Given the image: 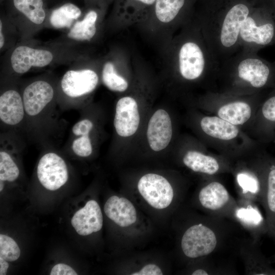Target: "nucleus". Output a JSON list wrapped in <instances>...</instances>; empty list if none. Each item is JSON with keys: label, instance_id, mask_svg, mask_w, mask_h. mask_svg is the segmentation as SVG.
<instances>
[{"label": "nucleus", "instance_id": "nucleus-1", "mask_svg": "<svg viewBox=\"0 0 275 275\" xmlns=\"http://www.w3.org/2000/svg\"><path fill=\"white\" fill-rule=\"evenodd\" d=\"M175 42L173 70L177 85L182 92L199 87L215 92L219 64L211 52L196 20L186 22Z\"/></svg>", "mask_w": 275, "mask_h": 275}, {"label": "nucleus", "instance_id": "nucleus-2", "mask_svg": "<svg viewBox=\"0 0 275 275\" xmlns=\"http://www.w3.org/2000/svg\"><path fill=\"white\" fill-rule=\"evenodd\" d=\"M275 88V62L256 51L240 49L219 65L215 92L235 95H252Z\"/></svg>", "mask_w": 275, "mask_h": 275}, {"label": "nucleus", "instance_id": "nucleus-3", "mask_svg": "<svg viewBox=\"0 0 275 275\" xmlns=\"http://www.w3.org/2000/svg\"><path fill=\"white\" fill-rule=\"evenodd\" d=\"M186 121L207 148L233 162L263 145L240 127L194 107L191 106Z\"/></svg>", "mask_w": 275, "mask_h": 275}, {"label": "nucleus", "instance_id": "nucleus-4", "mask_svg": "<svg viewBox=\"0 0 275 275\" xmlns=\"http://www.w3.org/2000/svg\"><path fill=\"white\" fill-rule=\"evenodd\" d=\"M251 12L249 5L239 2L222 12L206 13L196 20L219 65L240 50V30Z\"/></svg>", "mask_w": 275, "mask_h": 275}, {"label": "nucleus", "instance_id": "nucleus-5", "mask_svg": "<svg viewBox=\"0 0 275 275\" xmlns=\"http://www.w3.org/2000/svg\"><path fill=\"white\" fill-rule=\"evenodd\" d=\"M238 226L229 219L206 214L183 232L180 240L182 252L190 259L214 256L227 244L236 242L238 238L233 236Z\"/></svg>", "mask_w": 275, "mask_h": 275}, {"label": "nucleus", "instance_id": "nucleus-6", "mask_svg": "<svg viewBox=\"0 0 275 275\" xmlns=\"http://www.w3.org/2000/svg\"><path fill=\"white\" fill-rule=\"evenodd\" d=\"M268 91L245 95L207 92L188 101L191 107L217 116L245 131L253 121L261 102Z\"/></svg>", "mask_w": 275, "mask_h": 275}, {"label": "nucleus", "instance_id": "nucleus-7", "mask_svg": "<svg viewBox=\"0 0 275 275\" xmlns=\"http://www.w3.org/2000/svg\"><path fill=\"white\" fill-rule=\"evenodd\" d=\"M262 145L234 162L231 174L238 198L263 204L271 155Z\"/></svg>", "mask_w": 275, "mask_h": 275}, {"label": "nucleus", "instance_id": "nucleus-8", "mask_svg": "<svg viewBox=\"0 0 275 275\" xmlns=\"http://www.w3.org/2000/svg\"><path fill=\"white\" fill-rule=\"evenodd\" d=\"M178 145L181 163L190 171L203 176L231 174L234 162L211 151L198 139L186 137Z\"/></svg>", "mask_w": 275, "mask_h": 275}, {"label": "nucleus", "instance_id": "nucleus-9", "mask_svg": "<svg viewBox=\"0 0 275 275\" xmlns=\"http://www.w3.org/2000/svg\"><path fill=\"white\" fill-rule=\"evenodd\" d=\"M240 49L258 52L275 45V20L267 11L252 12L244 21L240 33Z\"/></svg>", "mask_w": 275, "mask_h": 275}, {"label": "nucleus", "instance_id": "nucleus-10", "mask_svg": "<svg viewBox=\"0 0 275 275\" xmlns=\"http://www.w3.org/2000/svg\"><path fill=\"white\" fill-rule=\"evenodd\" d=\"M204 177L205 181L197 195L200 207L207 214L232 221L237 206L236 200L230 195L218 176Z\"/></svg>", "mask_w": 275, "mask_h": 275}, {"label": "nucleus", "instance_id": "nucleus-11", "mask_svg": "<svg viewBox=\"0 0 275 275\" xmlns=\"http://www.w3.org/2000/svg\"><path fill=\"white\" fill-rule=\"evenodd\" d=\"M140 96L134 90L120 98L116 103L114 127L120 138H130L140 128L143 113Z\"/></svg>", "mask_w": 275, "mask_h": 275}, {"label": "nucleus", "instance_id": "nucleus-12", "mask_svg": "<svg viewBox=\"0 0 275 275\" xmlns=\"http://www.w3.org/2000/svg\"><path fill=\"white\" fill-rule=\"evenodd\" d=\"M245 131L266 147L270 144L275 146V88L266 94Z\"/></svg>", "mask_w": 275, "mask_h": 275}, {"label": "nucleus", "instance_id": "nucleus-13", "mask_svg": "<svg viewBox=\"0 0 275 275\" xmlns=\"http://www.w3.org/2000/svg\"><path fill=\"white\" fill-rule=\"evenodd\" d=\"M138 189L145 201L152 207L161 209L173 201L174 189L163 176L155 173L143 175L138 183Z\"/></svg>", "mask_w": 275, "mask_h": 275}, {"label": "nucleus", "instance_id": "nucleus-14", "mask_svg": "<svg viewBox=\"0 0 275 275\" xmlns=\"http://www.w3.org/2000/svg\"><path fill=\"white\" fill-rule=\"evenodd\" d=\"M174 123L166 109L160 108L151 115L147 122L146 136L150 149L155 152L167 148L173 138Z\"/></svg>", "mask_w": 275, "mask_h": 275}, {"label": "nucleus", "instance_id": "nucleus-15", "mask_svg": "<svg viewBox=\"0 0 275 275\" xmlns=\"http://www.w3.org/2000/svg\"><path fill=\"white\" fill-rule=\"evenodd\" d=\"M37 177L46 189L54 191L63 186L68 179L67 164L54 152H48L40 159L37 168Z\"/></svg>", "mask_w": 275, "mask_h": 275}, {"label": "nucleus", "instance_id": "nucleus-16", "mask_svg": "<svg viewBox=\"0 0 275 275\" xmlns=\"http://www.w3.org/2000/svg\"><path fill=\"white\" fill-rule=\"evenodd\" d=\"M232 221L243 228L254 241L259 242L262 234L269 231L256 203L238 198Z\"/></svg>", "mask_w": 275, "mask_h": 275}, {"label": "nucleus", "instance_id": "nucleus-17", "mask_svg": "<svg viewBox=\"0 0 275 275\" xmlns=\"http://www.w3.org/2000/svg\"><path fill=\"white\" fill-rule=\"evenodd\" d=\"M235 248L243 262L245 274H274L260 251L259 242L254 241L251 237L238 238Z\"/></svg>", "mask_w": 275, "mask_h": 275}, {"label": "nucleus", "instance_id": "nucleus-18", "mask_svg": "<svg viewBox=\"0 0 275 275\" xmlns=\"http://www.w3.org/2000/svg\"><path fill=\"white\" fill-rule=\"evenodd\" d=\"M98 82V75L93 69L70 70L64 74L61 86L65 95L71 98H78L93 92Z\"/></svg>", "mask_w": 275, "mask_h": 275}, {"label": "nucleus", "instance_id": "nucleus-19", "mask_svg": "<svg viewBox=\"0 0 275 275\" xmlns=\"http://www.w3.org/2000/svg\"><path fill=\"white\" fill-rule=\"evenodd\" d=\"M54 95L53 87L46 81L38 80L29 84L22 96L25 115L31 117L40 115L51 103Z\"/></svg>", "mask_w": 275, "mask_h": 275}, {"label": "nucleus", "instance_id": "nucleus-20", "mask_svg": "<svg viewBox=\"0 0 275 275\" xmlns=\"http://www.w3.org/2000/svg\"><path fill=\"white\" fill-rule=\"evenodd\" d=\"M53 59L52 52L48 50L19 46L12 53L10 62L15 72L23 74L32 67L41 68L48 65Z\"/></svg>", "mask_w": 275, "mask_h": 275}, {"label": "nucleus", "instance_id": "nucleus-21", "mask_svg": "<svg viewBox=\"0 0 275 275\" xmlns=\"http://www.w3.org/2000/svg\"><path fill=\"white\" fill-rule=\"evenodd\" d=\"M71 225L80 235L87 236L100 231L103 225L100 207L95 200H90L77 211L71 221Z\"/></svg>", "mask_w": 275, "mask_h": 275}, {"label": "nucleus", "instance_id": "nucleus-22", "mask_svg": "<svg viewBox=\"0 0 275 275\" xmlns=\"http://www.w3.org/2000/svg\"><path fill=\"white\" fill-rule=\"evenodd\" d=\"M156 0H120L114 22L126 27L144 20L153 9Z\"/></svg>", "mask_w": 275, "mask_h": 275}, {"label": "nucleus", "instance_id": "nucleus-23", "mask_svg": "<svg viewBox=\"0 0 275 275\" xmlns=\"http://www.w3.org/2000/svg\"><path fill=\"white\" fill-rule=\"evenodd\" d=\"M25 114L22 97L15 90H8L0 96V119L9 126L19 124Z\"/></svg>", "mask_w": 275, "mask_h": 275}, {"label": "nucleus", "instance_id": "nucleus-24", "mask_svg": "<svg viewBox=\"0 0 275 275\" xmlns=\"http://www.w3.org/2000/svg\"><path fill=\"white\" fill-rule=\"evenodd\" d=\"M106 215L121 227L133 224L136 221V211L133 204L127 199L117 196L109 198L104 206Z\"/></svg>", "mask_w": 275, "mask_h": 275}, {"label": "nucleus", "instance_id": "nucleus-25", "mask_svg": "<svg viewBox=\"0 0 275 275\" xmlns=\"http://www.w3.org/2000/svg\"><path fill=\"white\" fill-rule=\"evenodd\" d=\"M118 63L107 61L103 65L101 79L103 85L109 90L119 93L126 92L132 86L126 66L119 68Z\"/></svg>", "mask_w": 275, "mask_h": 275}, {"label": "nucleus", "instance_id": "nucleus-26", "mask_svg": "<svg viewBox=\"0 0 275 275\" xmlns=\"http://www.w3.org/2000/svg\"><path fill=\"white\" fill-rule=\"evenodd\" d=\"M93 121L85 118L76 122L72 128L75 138L71 145L73 152L78 156L87 157L93 151L91 133L94 128Z\"/></svg>", "mask_w": 275, "mask_h": 275}, {"label": "nucleus", "instance_id": "nucleus-27", "mask_svg": "<svg viewBox=\"0 0 275 275\" xmlns=\"http://www.w3.org/2000/svg\"><path fill=\"white\" fill-rule=\"evenodd\" d=\"M263 205L266 209L269 232L275 236V156L270 157Z\"/></svg>", "mask_w": 275, "mask_h": 275}, {"label": "nucleus", "instance_id": "nucleus-28", "mask_svg": "<svg viewBox=\"0 0 275 275\" xmlns=\"http://www.w3.org/2000/svg\"><path fill=\"white\" fill-rule=\"evenodd\" d=\"M98 18L96 11H89L82 20L72 26L67 35L68 38L76 41H90L96 34Z\"/></svg>", "mask_w": 275, "mask_h": 275}, {"label": "nucleus", "instance_id": "nucleus-29", "mask_svg": "<svg viewBox=\"0 0 275 275\" xmlns=\"http://www.w3.org/2000/svg\"><path fill=\"white\" fill-rule=\"evenodd\" d=\"M186 0H156L154 11L156 19L163 24L174 23L179 18Z\"/></svg>", "mask_w": 275, "mask_h": 275}, {"label": "nucleus", "instance_id": "nucleus-30", "mask_svg": "<svg viewBox=\"0 0 275 275\" xmlns=\"http://www.w3.org/2000/svg\"><path fill=\"white\" fill-rule=\"evenodd\" d=\"M80 9L71 3H66L51 12L49 21L56 29L69 28L81 15Z\"/></svg>", "mask_w": 275, "mask_h": 275}, {"label": "nucleus", "instance_id": "nucleus-31", "mask_svg": "<svg viewBox=\"0 0 275 275\" xmlns=\"http://www.w3.org/2000/svg\"><path fill=\"white\" fill-rule=\"evenodd\" d=\"M15 8L34 24H42L45 18L42 0H13Z\"/></svg>", "mask_w": 275, "mask_h": 275}, {"label": "nucleus", "instance_id": "nucleus-32", "mask_svg": "<svg viewBox=\"0 0 275 275\" xmlns=\"http://www.w3.org/2000/svg\"><path fill=\"white\" fill-rule=\"evenodd\" d=\"M8 150L0 151V181L13 182L19 177L20 171L11 154Z\"/></svg>", "mask_w": 275, "mask_h": 275}, {"label": "nucleus", "instance_id": "nucleus-33", "mask_svg": "<svg viewBox=\"0 0 275 275\" xmlns=\"http://www.w3.org/2000/svg\"><path fill=\"white\" fill-rule=\"evenodd\" d=\"M20 255V249L16 241L11 237L0 235V257L7 261L17 260Z\"/></svg>", "mask_w": 275, "mask_h": 275}, {"label": "nucleus", "instance_id": "nucleus-34", "mask_svg": "<svg viewBox=\"0 0 275 275\" xmlns=\"http://www.w3.org/2000/svg\"><path fill=\"white\" fill-rule=\"evenodd\" d=\"M50 275H77L76 272L70 266L59 263L55 265L51 270Z\"/></svg>", "mask_w": 275, "mask_h": 275}, {"label": "nucleus", "instance_id": "nucleus-35", "mask_svg": "<svg viewBox=\"0 0 275 275\" xmlns=\"http://www.w3.org/2000/svg\"><path fill=\"white\" fill-rule=\"evenodd\" d=\"M160 268L156 264H149L142 267L139 271L131 273L132 275H162Z\"/></svg>", "mask_w": 275, "mask_h": 275}, {"label": "nucleus", "instance_id": "nucleus-36", "mask_svg": "<svg viewBox=\"0 0 275 275\" xmlns=\"http://www.w3.org/2000/svg\"><path fill=\"white\" fill-rule=\"evenodd\" d=\"M9 264L7 261L0 257V274L5 275L7 273V269Z\"/></svg>", "mask_w": 275, "mask_h": 275}, {"label": "nucleus", "instance_id": "nucleus-37", "mask_svg": "<svg viewBox=\"0 0 275 275\" xmlns=\"http://www.w3.org/2000/svg\"><path fill=\"white\" fill-rule=\"evenodd\" d=\"M3 23L2 20L0 21V48L2 49L5 44V37L3 31Z\"/></svg>", "mask_w": 275, "mask_h": 275}, {"label": "nucleus", "instance_id": "nucleus-38", "mask_svg": "<svg viewBox=\"0 0 275 275\" xmlns=\"http://www.w3.org/2000/svg\"><path fill=\"white\" fill-rule=\"evenodd\" d=\"M4 182L0 181V191H2L4 187Z\"/></svg>", "mask_w": 275, "mask_h": 275}, {"label": "nucleus", "instance_id": "nucleus-39", "mask_svg": "<svg viewBox=\"0 0 275 275\" xmlns=\"http://www.w3.org/2000/svg\"><path fill=\"white\" fill-rule=\"evenodd\" d=\"M273 18H274V20H275V15L274 16Z\"/></svg>", "mask_w": 275, "mask_h": 275}]
</instances>
